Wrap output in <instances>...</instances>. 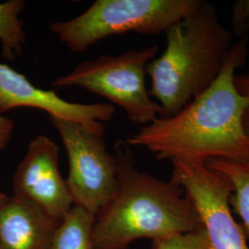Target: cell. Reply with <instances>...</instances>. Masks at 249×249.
Listing matches in <instances>:
<instances>
[{
    "label": "cell",
    "mask_w": 249,
    "mask_h": 249,
    "mask_svg": "<svg viewBox=\"0 0 249 249\" xmlns=\"http://www.w3.org/2000/svg\"><path fill=\"white\" fill-rule=\"evenodd\" d=\"M248 36L233 44L213 84L174 116L158 117L125 142L142 147L157 160L249 161L244 125L248 107L235 85V72L246 63Z\"/></svg>",
    "instance_id": "cell-1"
},
{
    "label": "cell",
    "mask_w": 249,
    "mask_h": 249,
    "mask_svg": "<svg viewBox=\"0 0 249 249\" xmlns=\"http://www.w3.org/2000/svg\"><path fill=\"white\" fill-rule=\"evenodd\" d=\"M115 155L117 187L96 215L92 249H128L142 238L160 240L201 228L196 209L177 183L137 169L124 140L115 144Z\"/></svg>",
    "instance_id": "cell-2"
},
{
    "label": "cell",
    "mask_w": 249,
    "mask_h": 249,
    "mask_svg": "<svg viewBox=\"0 0 249 249\" xmlns=\"http://www.w3.org/2000/svg\"><path fill=\"white\" fill-rule=\"evenodd\" d=\"M166 46L147 67L150 94L161 117L174 116L217 79L232 46L213 5L201 1L165 32Z\"/></svg>",
    "instance_id": "cell-3"
},
{
    "label": "cell",
    "mask_w": 249,
    "mask_h": 249,
    "mask_svg": "<svg viewBox=\"0 0 249 249\" xmlns=\"http://www.w3.org/2000/svg\"><path fill=\"white\" fill-rule=\"evenodd\" d=\"M201 0H96L79 16L49 30L73 53H82L107 37L127 33L159 35L191 14Z\"/></svg>",
    "instance_id": "cell-4"
},
{
    "label": "cell",
    "mask_w": 249,
    "mask_h": 249,
    "mask_svg": "<svg viewBox=\"0 0 249 249\" xmlns=\"http://www.w3.org/2000/svg\"><path fill=\"white\" fill-rule=\"evenodd\" d=\"M158 50L157 45H151L83 61L70 73L55 78L52 86L87 89L121 107L134 124L146 125L161 115L160 106L146 87L147 67Z\"/></svg>",
    "instance_id": "cell-5"
},
{
    "label": "cell",
    "mask_w": 249,
    "mask_h": 249,
    "mask_svg": "<svg viewBox=\"0 0 249 249\" xmlns=\"http://www.w3.org/2000/svg\"><path fill=\"white\" fill-rule=\"evenodd\" d=\"M49 118L67 151L69 175L66 182L73 203L96 216L116 192V155L107 150L104 135L74 121Z\"/></svg>",
    "instance_id": "cell-6"
},
{
    "label": "cell",
    "mask_w": 249,
    "mask_h": 249,
    "mask_svg": "<svg viewBox=\"0 0 249 249\" xmlns=\"http://www.w3.org/2000/svg\"><path fill=\"white\" fill-rule=\"evenodd\" d=\"M171 163V179L196 209L210 249H249L248 238L231 211L229 179L203 161L173 160Z\"/></svg>",
    "instance_id": "cell-7"
},
{
    "label": "cell",
    "mask_w": 249,
    "mask_h": 249,
    "mask_svg": "<svg viewBox=\"0 0 249 249\" xmlns=\"http://www.w3.org/2000/svg\"><path fill=\"white\" fill-rule=\"evenodd\" d=\"M59 151L50 138L37 135L29 143L12 181L14 196L33 202L57 221L74 206L59 171Z\"/></svg>",
    "instance_id": "cell-8"
},
{
    "label": "cell",
    "mask_w": 249,
    "mask_h": 249,
    "mask_svg": "<svg viewBox=\"0 0 249 249\" xmlns=\"http://www.w3.org/2000/svg\"><path fill=\"white\" fill-rule=\"evenodd\" d=\"M16 108H34L49 117L71 120L90 131L104 135V122L110 121L116 108L110 104H80L67 101L54 90L44 89L7 64L0 63V114Z\"/></svg>",
    "instance_id": "cell-9"
},
{
    "label": "cell",
    "mask_w": 249,
    "mask_h": 249,
    "mask_svg": "<svg viewBox=\"0 0 249 249\" xmlns=\"http://www.w3.org/2000/svg\"><path fill=\"white\" fill-rule=\"evenodd\" d=\"M59 223L33 202L9 196L0 205V248L48 249Z\"/></svg>",
    "instance_id": "cell-10"
},
{
    "label": "cell",
    "mask_w": 249,
    "mask_h": 249,
    "mask_svg": "<svg viewBox=\"0 0 249 249\" xmlns=\"http://www.w3.org/2000/svg\"><path fill=\"white\" fill-rule=\"evenodd\" d=\"M96 216L74 205L53 231L48 249H92Z\"/></svg>",
    "instance_id": "cell-11"
},
{
    "label": "cell",
    "mask_w": 249,
    "mask_h": 249,
    "mask_svg": "<svg viewBox=\"0 0 249 249\" xmlns=\"http://www.w3.org/2000/svg\"><path fill=\"white\" fill-rule=\"evenodd\" d=\"M206 164L229 179L232 187L231 211L238 216V222L249 239V161L213 159L206 161Z\"/></svg>",
    "instance_id": "cell-12"
},
{
    "label": "cell",
    "mask_w": 249,
    "mask_h": 249,
    "mask_svg": "<svg viewBox=\"0 0 249 249\" xmlns=\"http://www.w3.org/2000/svg\"><path fill=\"white\" fill-rule=\"evenodd\" d=\"M25 7L23 0H9L0 3V43L2 54L8 60H14L23 50L26 35L19 14Z\"/></svg>",
    "instance_id": "cell-13"
},
{
    "label": "cell",
    "mask_w": 249,
    "mask_h": 249,
    "mask_svg": "<svg viewBox=\"0 0 249 249\" xmlns=\"http://www.w3.org/2000/svg\"><path fill=\"white\" fill-rule=\"evenodd\" d=\"M151 249H210L202 228L152 241Z\"/></svg>",
    "instance_id": "cell-14"
},
{
    "label": "cell",
    "mask_w": 249,
    "mask_h": 249,
    "mask_svg": "<svg viewBox=\"0 0 249 249\" xmlns=\"http://www.w3.org/2000/svg\"><path fill=\"white\" fill-rule=\"evenodd\" d=\"M232 36L243 38L249 31V0L237 1L231 11Z\"/></svg>",
    "instance_id": "cell-15"
},
{
    "label": "cell",
    "mask_w": 249,
    "mask_h": 249,
    "mask_svg": "<svg viewBox=\"0 0 249 249\" xmlns=\"http://www.w3.org/2000/svg\"><path fill=\"white\" fill-rule=\"evenodd\" d=\"M14 122L3 114H0V151H4L12 138L14 131Z\"/></svg>",
    "instance_id": "cell-16"
},
{
    "label": "cell",
    "mask_w": 249,
    "mask_h": 249,
    "mask_svg": "<svg viewBox=\"0 0 249 249\" xmlns=\"http://www.w3.org/2000/svg\"><path fill=\"white\" fill-rule=\"evenodd\" d=\"M234 81L237 89H239L241 93L248 99V107L246 109L245 117H244V125H245L246 132L249 138V74L235 76Z\"/></svg>",
    "instance_id": "cell-17"
},
{
    "label": "cell",
    "mask_w": 249,
    "mask_h": 249,
    "mask_svg": "<svg viewBox=\"0 0 249 249\" xmlns=\"http://www.w3.org/2000/svg\"><path fill=\"white\" fill-rule=\"evenodd\" d=\"M9 196H7V194H5L4 192H2L0 190V205L3 204L7 199H8Z\"/></svg>",
    "instance_id": "cell-18"
},
{
    "label": "cell",
    "mask_w": 249,
    "mask_h": 249,
    "mask_svg": "<svg viewBox=\"0 0 249 249\" xmlns=\"http://www.w3.org/2000/svg\"><path fill=\"white\" fill-rule=\"evenodd\" d=\"M0 249H1V248H0Z\"/></svg>",
    "instance_id": "cell-19"
}]
</instances>
